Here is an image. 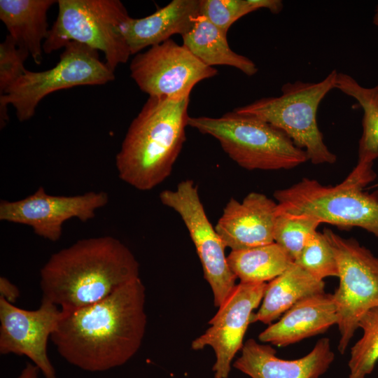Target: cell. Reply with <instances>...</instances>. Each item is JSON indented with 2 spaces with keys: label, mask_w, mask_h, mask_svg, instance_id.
Instances as JSON below:
<instances>
[{
  "label": "cell",
  "mask_w": 378,
  "mask_h": 378,
  "mask_svg": "<svg viewBox=\"0 0 378 378\" xmlns=\"http://www.w3.org/2000/svg\"><path fill=\"white\" fill-rule=\"evenodd\" d=\"M139 277V264L119 239H83L53 253L40 272L42 299L71 313L94 304Z\"/></svg>",
  "instance_id": "obj_2"
},
{
  "label": "cell",
  "mask_w": 378,
  "mask_h": 378,
  "mask_svg": "<svg viewBox=\"0 0 378 378\" xmlns=\"http://www.w3.org/2000/svg\"><path fill=\"white\" fill-rule=\"evenodd\" d=\"M337 259L340 284L333 294L340 332L338 351L344 354L362 316L378 306V257L354 238L323 232Z\"/></svg>",
  "instance_id": "obj_9"
},
{
  "label": "cell",
  "mask_w": 378,
  "mask_h": 378,
  "mask_svg": "<svg viewBox=\"0 0 378 378\" xmlns=\"http://www.w3.org/2000/svg\"><path fill=\"white\" fill-rule=\"evenodd\" d=\"M188 126L215 138L225 153L247 170L290 169L308 161L281 130L251 115L232 111L220 117H190Z\"/></svg>",
  "instance_id": "obj_5"
},
{
  "label": "cell",
  "mask_w": 378,
  "mask_h": 378,
  "mask_svg": "<svg viewBox=\"0 0 378 378\" xmlns=\"http://www.w3.org/2000/svg\"><path fill=\"white\" fill-rule=\"evenodd\" d=\"M337 74L335 69L318 82H288L281 87L280 96L263 97L234 110L255 116L284 132L305 151L312 164H333L337 156L323 141L316 114L321 102L335 88Z\"/></svg>",
  "instance_id": "obj_6"
},
{
  "label": "cell",
  "mask_w": 378,
  "mask_h": 378,
  "mask_svg": "<svg viewBox=\"0 0 378 378\" xmlns=\"http://www.w3.org/2000/svg\"><path fill=\"white\" fill-rule=\"evenodd\" d=\"M39 369L32 363H27L17 378H39Z\"/></svg>",
  "instance_id": "obj_31"
},
{
  "label": "cell",
  "mask_w": 378,
  "mask_h": 378,
  "mask_svg": "<svg viewBox=\"0 0 378 378\" xmlns=\"http://www.w3.org/2000/svg\"><path fill=\"white\" fill-rule=\"evenodd\" d=\"M159 197L162 204L176 212L184 223L201 262L204 279L211 288L214 306L218 308L236 286L237 278L228 265L226 246L206 214L197 185L191 179L183 180L174 190H162Z\"/></svg>",
  "instance_id": "obj_10"
},
{
  "label": "cell",
  "mask_w": 378,
  "mask_h": 378,
  "mask_svg": "<svg viewBox=\"0 0 378 378\" xmlns=\"http://www.w3.org/2000/svg\"><path fill=\"white\" fill-rule=\"evenodd\" d=\"M52 68L42 71L26 70L0 94V126L8 120L7 107L12 105L19 121L30 119L39 102L57 90L80 85H104L115 79V74L100 60L98 51L85 45L69 42Z\"/></svg>",
  "instance_id": "obj_8"
},
{
  "label": "cell",
  "mask_w": 378,
  "mask_h": 378,
  "mask_svg": "<svg viewBox=\"0 0 378 378\" xmlns=\"http://www.w3.org/2000/svg\"><path fill=\"white\" fill-rule=\"evenodd\" d=\"M337 323L333 294L319 293L299 301L277 322L261 332L258 340L276 346H287L323 333Z\"/></svg>",
  "instance_id": "obj_18"
},
{
  "label": "cell",
  "mask_w": 378,
  "mask_h": 378,
  "mask_svg": "<svg viewBox=\"0 0 378 378\" xmlns=\"http://www.w3.org/2000/svg\"><path fill=\"white\" fill-rule=\"evenodd\" d=\"M58 13L43 42L46 54L69 42L85 45L104 54L106 64L115 72L131 52L121 24L130 16L119 0H59Z\"/></svg>",
  "instance_id": "obj_7"
},
{
  "label": "cell",
  "mask_w": 378,
  "mask_h": 378,
  "mask_svg": "<svg viewBox=\"0 0 378 378\" xmlns=\"http://www.w3.org/2000/svg\"><path fill=\"white\" fill-rule=\"evenodd\" d=\"M373 23L375 25L378 26V6L377 8L375 14H374V18H373Z\"/></svg>",
  "instance_id": "obj_32"
},
{
  "label": "cell",
  "mask_w": 378,
  "mask_h": 378,
  "mask_svg": "<svg viewBox=\"0 0 378 378\" xmlns=\"http://www.w3.org/2000/svg\"><path fill=\"white\" fill-rule=\"evenodd\" d=\"M130 69L142 92L169 99L190 97L197 83L218 74L172 38L135 55Z\"/></svg>",
  "instance_id": "obj_11"
},
{
  "label": "cell",
  "mask_w": 378,
  "mask_h": 378,
  "mask_svg": "<svg viewBox=\"0 0 378 378\" xmlns=\"http://www.w3.org/2000/svg\"><path fill=\"white\" fill-rule=\"evenodd\" d=\"M276 202L265 194L248 193L241 202L231 198L215 226L225 246L237 251L274 242Z\"/></svg>",
  "instance_id": "obj_15"
},
{
  "label": "cell",
  "mask_w": 378,
  "mask_h": 378,
  "mask_svg": "<svg viewBox=\"0 0 378 378\" xmlns=\"http://www.w3.org/2000/svg\"><path fill=\"white\" fill-rule=\"evenodd\" d=\"M266 287L267 283L236 284L209 320L210 327L192 342L193 350L206 346L213 349L216 356L212 368L214 378H228L232 360L244 345L253 311L262 300Z\"/></svg>",
  "instance_id": "obj_13"
},
{
  "label": "cell",
  "mask_w": 378,
  "mask_h": 378,
  "mask_svg": "<svg viewBox=\"0 0 378 378\" xmlns=\"http://www.w3.org/2000/svg\"><path fill=\"white\" fill-rule=\"evenodd\" d=\"M255 10L253 0H200V14L227 34L233 23Z\"/></svg>",
  "instance_id": "obj_27"
},
{
  "label": "cell",
  "mask_w": 378,
  "mask_h": 378,
  "mask_svg": "<svg viewBox=\"0 0 378 378\" xmlns=\"http://www.w3.org/2000/svg\"><path fill=\"white\" fill-rule=\"evenodd\" d=\"M362 337L350 351L349 378H365L378 361V306L369 309L360 318Z\"/></svg>",
  "instance_id": "obj_24"
},
{
  "label": "cell",
  "mask_w": 378,
  "mask_h": 378,
  "mask_svg": "<svg viewBox=\"0 0 378 378\" xmlns=\"http://www.w3.org/2000/svg\"><path fill=\"white\" fill-rule=\"evenodd\" d=\"M227 261L232 272L243 283H266L281 274L294 263L278 244L231 251Z\"/></svg>",
  "instance_id": "obj_22"
},
{
  "label": "cell",
  "mask_w": 378,
  "mask_h": 378,
  "mask_svg": "<svg viewBox=\"0 0 378 378\" xmlns=\"http://www.w3.org/2000/svg\"><path fill=\"white\" fill-rule=\"evenodd\" d=\"M145 303L146 288L139 277L94 304L62 312L50 340L66 361L83 370L120 367L141 347L147 323Z\"/></svg>",
  "instance_id": "obj_1"
},
{
  "label": "cell",
  "mask_w": 378,
  "mask_h": 378,
  "mask_svg": "<svg viewBox=\"0 0 378 378\" xmlns=\"http://www.w3.org/2000/svg\"><path fill=\"white\" fill-rule=\"evenodd\" d=\"M334 358L327 337L319 340L308 354L295 360L281 359L273 347L248 339L232 366L251 378H319Z\"/></svg>",
  "instance_id": "obj_16"
},
{
  "label": "cell",
  "mask_w": 378,
  "mask_h": 378,
  "mask_svg": "<svg viewBox=\"0 0 378 378\" xmlns=\"http://www.w3.org/2000/svg\"><path fill=\"white\" fill-rule=\"evenodd\" d=\"M294 262L318 280L339 276L334 251L323 233L318 231L308 239Z\"/></svg>",
  "instance_id": "obj_26"
},
{
  "label": "cell",
  "mask_w": 378,
  "mask_h": 378,
  "mask_svg": "<svg viewBox=\"0 0 378 378\" xmlns=\"http://www.w3.org/2000/svg\"><path fill=\"white\" fill-rule=\"evenodd\" d=\"M321 223L309 216L279 211L274 227V241L295 260Z\"/></svg>",
  "instance_id": "obj_25"
},
{
  "label": "cell",
  "mask_w": 378,
  "mask_h": 378,
  "mask_svg": "<svg viewBox=\"0 0 378 378\" xmlns=\"http://www.w3.org/2000/svg\"><path fill=\"white\" fill-rule=\"evenodd\" d=\"M29 55L9 35L0 43V94L24 74L27 70L24 63Z\"/></svg>",
  "instance_id": "obj_28"
},
{
  "label": "cell",
  "mask_w": 378,
  "mask_h": 378,
  "mask_svg": "<svg viewBox=\"0 0 378 378\" xmlns=\"http://www.w3.org/2000/svg\"><path fill=\"white\" fill-rule=\"evenodd\" d=\"M62 316L61 309L46 300L37 309L27 310L0 297V354L25 356L44 378H57L47 344Z\"/></svg>",
  "instance_id": "obj_14"
},
{
  "label": "cell",
  "mask_w": 378,
  "mask_h": 378,
  "mask_svg": "<svg viewBox=\"0 0 378 378\" xmlns=\"http://www.w3.org/2000/svg\"><path fill=\"white\" fill-rule=\"evenodd\" d=\"M227 36V33L200 14L192 27L182 36L183 46L209 66H229L246 76L255 75L258 71L256 64L251 59L233 51Z\"/></svg>",
  "instance_id": "obj_21"
},
{
  "label": "cell",
  "mask_w": 378,
  "mask_h": 378,
  "mask_svg": "<svg viewBox=\"0 0 378 378\" xmlns=\"http://www.w3.org/2000/svg\"><path fill=\"white\" fill-rule=\"evenodd\" d=\"M108 200V193L104 191L57 196L39 187L23 199L1 200L0 220L30 226L36 235L57 241L62 236L64 222L73 218L82 222L92 219L96 211L106 206Z\"/></svg>",
  "instance_id": "obj_12"
},
{
  "label": "cell",
  "mask_w": 378,
  "mask_h": 378,
  "mask_svg": "<svg viewBox=\"0 0 378 378\" xmlns=\"http://www.w3.org/2000/svg\"><path fill=\"white\" fill-rule=\"evenodd\" d=\"M325 283L296 263L267 284L262 304L253 314L251 323L270 324L299 301L325 293Z\"/></svg>",
  "instance_id": "obj_20"
},
{
  "label": "cell",
  "mask_w": 378,
  "mask_h": 378,
  "mask_svg": "<svg viewBox=\"0 0 378 378\" xmlns=\"http://www.w3.org/2000/svg\"><path fill=\"white\" fill-rule=\"evenodd\" d=\"M335 89L354 98L363 109V132L358 162L373 164L378 158V85L366 88L352 76L338 73Z\"/></svg>",
  "instance_id": "obj_23"
},
{
  "label": "cell",
  "mask_w": 378,
  "mask_h": 378,
  "mask_svg": "<svg viewBox=\"0 0 378 378\" xmlns=\"http://www.w3.org/2000/svg\"><path fill=\"white\" fill-rule=\"evenodd\" d=\"M200 10V0H173L144 18L128 16L121 31L131 55L160 44L174 34L182 36L194 25Z\"/></svg>",
  "instance_id": "obj_17"
},
{
  "label": "cell",
  "mask_w": 378,
  "mask_h": 378,
  "mask_svg": "<svg viewBox=\"0 0 378 378\" xmlns=\"http://www.w3.org/2000/svg\"><path fill=\"white\" fill-rule=\"evenodd\" d=\"M370 163L358 162L340 183L323 186L303 178L291 186L276 190L279 211L306 215L340 227H360L378 238V191L363 188L376 178Z\"/></svg>",
  "instance_id": "obj_4"
},
{
  "label": "cell",
  "mask_w": 378,
  "mask_h": 378,
  "mask_svg": "<svg viewBox=\"0 0 378 378\" xmlns=\"http://www.w3.org/2000/svg\"><path fill=\"white\" fill-rule=\"evenodd\" d=\"M256 8L268 9L273 14L279 13L283 9V3L280 0H253Z\"/></svg>",
  "instance_id": "obj_30"
},
{
  "label": "cell",
  "mask_w": 378,
  "mask_h": 378,
  "mask_svg": "<svg viewBox=\"0 0 378 378\" xmlns=\"http://www.w3.org/2000/svg\"><path fill=\"white\" fill-rule=\"evenodd\" d=\"M0 297L13 304L20 297L18 288L4 276L0 277Z\"/></svg>",
  "instance_id": "obj_29"
},
{
  "label": "cell",
  "mask_w": 378,
  "mask_h": 378,
  "mask_svg": "<svg viewBox=\"0 0 378 378\" xmlns=\"http://www.w3.org/2000/svg\"><path fill=\"white\" fill-rule=\"evenodd\" d=\"M55 0H1L0 19L19 48L40 64L49 29L47 13Z\"/></svg>",
  "instance_id": "obj_19"
},
{
  "label": "cell",
  "mask_w": 378,
  "mask_h": 378,
  "mask_svg": "<svg viewBox=\"0 0 378 378\" xmlns=\"http://www.w3.org/2000/svg\"><path fill=\"white\" fill-rule=\"evenodd\" d=\"M190 97H149L130 125L115 167L119 178L146 191L171 174L186 141Z\"/></svg>",
  "instance_id": "obj_3"
}]
</instances>
